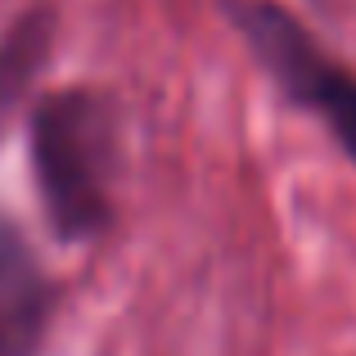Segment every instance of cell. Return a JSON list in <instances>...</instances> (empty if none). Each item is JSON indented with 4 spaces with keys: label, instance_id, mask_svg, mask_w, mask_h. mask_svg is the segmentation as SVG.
Wrapping results in <instances>:
<instances>
[{
    "label": "cell",
    "instance_id": "6da1fadb",
    "mask_svg": "<svg viewBox=\"0 0 356 356\" xmlns=\"http://www.w3.org/2000/svg\"><path fill=\"white\" fill-rule=\"evenodd\" d=\"M32 172L63 239H90L113 212L118 127L90 90H54L32 113Z\"/></svg>",
    "mask_w": 356,
    "mask_h": 356
},
{
    "label": "cell",
    "instance_id": "7a4b0ae2",
    "mask_svg": "<svg viewBox=\"0 0 356 356\" xmlns=\"http://www.w3.org/2000/svg\"><path fill=\"white\" fill-rule=\"evenodd\" d=\"M235 23L252 54L280 81V90L293 104L312 108L339 140V149L356 163V72L343 68L302 27V18L275 0H239Z\"/></svg>",
    "mask_w": 356,
    "mask_h": 356
},
{
    "label": "cell",
    "instance_id": "3957f363",
    "mask_svg": "<svg viewBox=\"0 0 356 356\" xmlns=\"http://www.w3.org/2000/svg\"><path fill=\"white\" fill-rule=\"evenodd\" d=\"M50 325V280L18 226L0 212V356H36Z\"/></svg>",
    "mask_w": 356,
    "mask_h": 356
},
{
    "label": "cell",
    "instance_id": "277c9868",
    "mask_svg": "<svg viewBox=\"0 0 356 356\" xmlns=\"http://www.w3.org/2000/svg\"><path fill=\"white\" fill-rule=\"evenodd\" d=\"M50 45V23L45 14H27L9 27V36L0 41V104H14L23 95V86L36 77Z\"/></svg>",
    "mask_w": 356,
    "mask_h": 356
}]
</instances>
